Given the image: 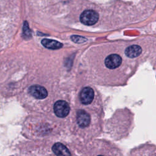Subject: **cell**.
<instances>
[{
	"mask_svg": "<svg viewBox=\"0 0 156 156\" xmlns=\"http://www.w3.org/2000/svg\"><path fill=\"white\" fill-rule=\"evenodd\" d=\"M98 13L93 10H86L80 16V21L86 26L94 25L98 22Z\"/></svg>",
	"mask_w": 156,
	"mask_h": 156,
	"instance_id": "6da1fadb",
	"label": "cell"
},
{
	"mask_svg": "<svg viewBox=\"0 0 156 156\" xmlns=\"http://www.w3.org/2000/svg\"><path fill=\"white\" fill-rule=\"evenodd\" d=\"M29 93L35 98L42 99L47 97L48 91L46 89L40 85H35L29 87Z\"/></svg>",
	"mask_w": 156,
	"mask_h": 156,
	"instance_id": "3957f363",
	"label": "cell"
},
{
	"mask_svg": "<svg viewBox=\"0 0 156 156\" xmlns=\"http://www.w3.org/2000/svg\"><path fill=\"white\" fill-rule=\"evenodd\" d=\"M98 156H104V155H98Z\"/></svg>",
	"mask_w": 156,
	"mask_h": 156,
	"instance_id": "8fae6325",
	"label": "cell"
},
{
	"mask_svg": "<svg viewBox=\"0 0 156 156\" xmlns=\"http://www.w3.org/2000/svg\"><path fill=\"white\" fill-rule=\"evenodd\" d=\"M90 116L83 110H79L77 112V122L79 127L85 128L90 123Z\"/></svg>",
	"mask_w": 156,
	"mask_h": 156,
	"instance_id": "8992f818",
	"label": "cell"
},
{
	"mask_svg": "<svg viewBox=\"0 0 156 156\" xmlns=\"http://www.w3.org/2000/svg\"><path fill=\"white\" fill-rule=\"evenodd\" d=\"M71 40L75 42V43H81L83 42H85L87 40V38H85V37H82L80 36H76V35H74L71 37Z\"/></svg>",
	"mask_w": 156,
	"mask_h": 156,
	"instance_id": "30bf717a",
	"label": "cell"
},
{
	"mask_svg": "<svg viewBox=\"0 0 156 156\" xmlns=\"http://www.w3.org/2000/svg\"><path fill=\"white\" fill-rule=\"evenodd\" d=\"M52 150L57 156H71V153L68 149L60 143H55Z\"/></svg>",
	"mask_w": 156,
	"mask_h": 156,
	"instance_id": "52a82bcc",
	"label": "cell"
},
{
	"mask_svg": "<svg viewBox=\"0 0 156 156\" xmlns=\"http://www.w3.org/2000/svg\"><path fill=\"white\" fill-rule=\"evenodd\" d=\"M141 48L138 45H132L127 47L125 50V54L129 58H135L139 56L141 53Z\"/></svg>",
	"mask_w": 156,
	"mask_h": 156,
	"instance_id": "ba28073f",
	"label": "cell"
},
{
	"mask_svg": "<svg viewBox=\"0 0 156 156\" xmlns=\"http://www.w3.org/2000/svg\"><path fill=\"white\" fill-rule=\"evenodd\" d=\"M41 44L43 46L50 49H57L62 47V44L56 40L44 38L41 40Z\"/></svg>",
	"mask_w": 156,
	"mask_h": 156,
	"instance_id": "9c48e42d",
	"label": "cell"
},
{
	"mask_svg": "<svg viewBox=\"0 0 156 156\" xmlns=\"http://www.w3.org/2000/svg\"><path fill=\"white\" fill-rule=\"evenodd\" d=\"M54 111L58 117L64 118L66 117L69 112V106L66 101L59 100L55 102L54 105Z\"/></svg>",
	"mask_w": 156,
	"mask_h": 156,
	"instance_id": "7a4b0ae2",
	"label": "cell"
},
{
	"mask_svg": "<svg viewBox=\"0 0 156 156\" xmlns=\"http://www.w3.org/2000/svg\"><path fill=\"white\" fill-rule=\"evenodd\" d=\"M122 62L121 56L113 54L107 56L105 60V65L109 69H115L118 67Z\"/></svg>",
	"mask_w": 156,
	"mask_h": 156,
	"instance_id": "5b68a950",
	"label": "cell"
},
{
	"mask_svg": "<svg viewBox=\"0 0 156 156\" xmlns=\"http://www.w3.org/2000/svg\"><path fill=\"white\" fill-rule=\"evenodd\" d=\"M94 98V91L89 87L83 88L80 93V99L83 104H90Z\"/></svg>",
	"mask_w": 156,
	"mask_h": 156,
	"instance_id": "277c9868",
	"label": "cell"
}]
</instances>
